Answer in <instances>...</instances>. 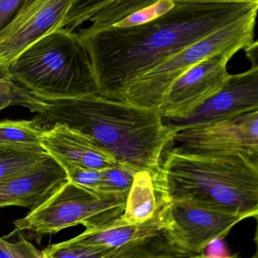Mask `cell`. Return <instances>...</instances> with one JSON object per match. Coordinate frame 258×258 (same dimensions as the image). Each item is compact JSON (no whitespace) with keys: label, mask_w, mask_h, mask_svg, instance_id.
Wrapping results in <instances>:
<instances>
[{"label":"cell","mask_w":258,"mask_h":258,"mask_svg":"<svg viewBox=\"0 0 258 258\" xmlns=\"http://www.w3.org/2000/svg\"><path fill=\"white\" fill-rule=\"evenodd\" d=\"M258 9V3H189L128 27L80 33L92 63L98 95L124 102L129 88L173 56Z\"/></svg>","instance_id":"1"},{"label":"cell","mask_w":258,"mask_h":258,"mask_svg":"<svg viewBox=\"0 0 258 258\" xmlns=\"http://www.w3.org/2000/svg\"><path fill=\"white\" fill-rule=\"evenodd\" d=\"M17 105L35 113L42 126L59 123L89 137L118 163L157 174L164 150L177 131L159 112L98 95L74 98L36 96L17 85Z\"/></svg>","instance_id":"2"},{"label":"cell","mask_w":258,"mask_h":258,"mask_svg":"<svg viewBox=\"0 0 258 258\" xmlns=\"http://www.w3.org/2000/svg\"><path fill=\"white\" fill-rule=\"evenodd\" d=\"M156 182L171 202L258 215V161L239 152L201 153L168 146Z\"/></svg>","instance_id":"3"},{"label":"cell","mask_w":258,"mask_h":258,"mask_svg":"<svg viewBox=\"0 0 258 258\" xmlns=\"http://www.w3.org/2000/svg\"><path fill=\"white\" fill-rule=\"evenodd\" d=\"M5 71L11 81L36 96L74 98L98 95L84 42L77 33L65 29H57L36 41Z\"/></svg>","instance_id":"4"},{"label":"cell","mask_w":258,"mask_h":258,"mask_svg":"<svg viewBox=\"0 0 258 258\" xmlns=\"http://www.w3.org/2000/svg\"><path fill=\"white\" fill-rule=\"evenodd\" d=\"M127 194H100L67 180L45 201L14 221L13 230L3 238L27 233L39 243L44 236L75 226L86 230L101 227L123 215Z\"/></svg>","instance_id":"5"},{"label":"cell","mask_w":258,"mask_h":258,"mask_svg":"<svg viewBox=\"0 0 258 258\" xmlns=\"http://www.w3.org/2000/svg\"><path fill=\"white\" fill-rule=\"evenodd\" d=\"M257 9L189 45L136 80L124 102L159 111L173 83L204 59L226 51L237 53L254 42Z\"/></svg>","instance_id":"6"},{"label":"cell","mask_w":258,"mask_h":258,"mask_svg":"<svg viewBox=\"0 0 258 258\" xmlns=\"http://www.w3.org/2000/svg\"><path fill=\"white\" fill-rule=\"evenodd\" d=\"M201 153L239 152L258 159V110L177 131L171 144Z\"/></svg>","instance_id":"7"},{"label":"cell","mask_w":258,"mask_h":258,"mask_svg":"<svg viewBox=\"0 0 258 258\" xmlns=\"http://www.w3.org/2000/svg\"><path fill=\"white\" fill-rule=\"evenodd\" d=\"M236 54L226 51L204 59L177 79L159 109L163 119L184 117L218 94L230 78L227 63Z\"/></svg>","instance_id":"8"},{"label":"cell","mask_w":258,"mask_h":258,"mask_svg":"<svg viewBox=\"0 0 258 258\" xmlns=\"http://www.w3.org/2000/svg\"><path fill=\"white\" fill-rule=\"evenodd\" d=\"M76 0H31L0 31V69L29 46L61 28Z\"/></svg>","instance_id":"9"},{"label":"cell","mask_w":258,"mask_h":258,"mask_svg":"<svg viewBox=\"0 0 258 258\" xmlns=\"http://www.w3.org/2000/svg\"><path fill=\"white\" fill-rule=\"evenodd\" d=\"M168 218L171 231L195 255L215 241L225 238L235 226L251 216L186 202L170 201Z\"/></svg>","instance_id":"10"},{"label":"cell","mask_w":258,"mask_h":258,"mask_svg":"<svg viewBox=\"0 0 258 258\" xmlns=\"http://www.w3.org/2000/svg\"><path fill=\"white\" fill-rule=\"evenodd\" d=\"M258 110V66L230 75L223 89L192 113L179 119H165L175 129L194 126Z\"/></svg>","instance_id":"11"},{"label":"cell","mask_w":258,"mask_h":258,"mask_svg":"<svg viewBox=\"0 0 258 258\" xmlns=\"http://www.w3.org/2000/svg\"><path fill=\"white\" fill-rule=\"evenodd\" d=\"M68 180L65 170L50 156L35 168L0 183V209H34Z\"/></svg>","instance_id":"12"},{"label":"cell","mask_w":258,"mask_h":258,"mask_svg":"<svg viewBox=\"0 0 258 258\" xmlns=\"http://www.w3.org/2000/svg\"><path fill=\"white\" fill-rule=\"evenodd\" d=\"M45 153L82 166L103 170L117 165L115 158L98 147L89 137L62 124L45 126L39 137Z\"/></svg>","instance_id":"13"},{"label":"cell","mask_w":258,"mask_h":258,"mask_svg":"<svg viewBox=\"0 0 258 258\" xmlns=\"http://www.w3.org/2000/svg\"><path fill=\"white\" fill-rule=\"evenodd\" d=\"M169 203L168 199L164 200L154 216L141 224L127 222L121 216L101 227L85 230L78 236L64 242L68 245L98 247L106 249L118 248L168 227Z\"/></svg>","instance_id":"14"},{"label":"cell","mask_w":258,"mask_h":258,"mask_svg":"<svg viewBox=\"0 0 258 258\" xmlns=\"http://www.w3.org/2000/svg\"><path fill=\"white\" fill-rule=\"evenodd\" d=\"M169 227L113 248L99 258H194Z\"/></svg>","instance_id":"15"},{"label":"cell","mask_w":258,"mask_h":258,"mask_svg":"<svg viewBox=\"0 0 258 258\" xmlns=\"http://www.w3.org/2000/svg\"><path fill=\"white\" fill-rule=\"evenodd\" d=\"M156 177L149 171L136 173L121 215L123 220L132 224L145 222L154 216L164 200L168 199L158 186Z\"/></svg>","instance_id":"16"},{"label":"cell","mask_w":258,"mask_h":258,"mask_svg":"<svg viewBox=\"0 0 258 258\" xmlns=\"http://www.w3.org/2000/svg\"><path fill=\"white\" fill-rule=\"evenodd\" d=\"M43 128L33 119L31 120H0V151L45 153L39 139Z\"/></svg>","instance_id":"17"},{"label":"cell","mask_w":258,"mask_h":258,"mask_svg":"<svg viewBox=\"0 0 258 258\" xmlns=\"http://www.w3.org/2000/svg\"><path fill=\"white\" fill-rule=\"evenodd\" d=\"M159 0H114L92 14L77 34L112 27L131 14L149 7Z\"/></svg>","instance_id":"18"},{"label":"cell","mask_w":258,"mask_h":258,"mask_svg":"<svg viewBox=\"0 0 258 258\" xmlns=\"http://www.w3.org/2000/svg\"><path fill=\"white\" fill-rule=\"evenodd\" d=\"M50 157L46 153H6L0 156V183L23 174Z\"/></svg>","instance_id":"19"},{"label":"cell","mask_w":258,"mask_h":258,"mask_svg":"<svg viewBox=\"0 0 258 258\" xmlns=\"http://www.w3.org/2000/svg\"><path fill=\"white\" fill-rule=\"evenodd\" d=\"M137 171L119 163L101 170L100 192L102 194H128Z\"/></svg>","instance_id":"20"},{"label":"cell","mask_w":258,"mask_h":258,"mask_svg":"<svg viewBox=\"0 0 258 258\" xmlns=\"http://www.w3.org/2000/svg\"><path fill=\"white\" fill-rule=\"evenodd\" d=\"M65 170L68 180L94 192L101 194V170L82 166L64 159H56Z\"/></svg>","instance_id":"21"},{"label":"cell","mask_w":258,"mask_h":258,"mask_svg":"<svg viewBox=\"0 0 258 258\" xmlns=\"http://www.w3.org/2000/svg\"><path fill=\"white\" fill-rule=\"evenodd\" d=\"M114 0H76L61 28L76 33L84 26L89 17Z\"/></svg>","instance_id":"22"},{"label":"cell","mask_w":258,"mask_h":258,"mask_svg":"<svg viewBox=\"0 0 258 258\" xmlns=\"http://www.w3.org/2000/svg\"><path fill=\"white\" fill-rule=\"evenodd\" d=\"M112 249L84 245L53 244L42 251V258H99Z\"/></svg>","instance_id":"23"},{"label":"cell","mask_w":258,"mask_h":258,"mask_svg":"<svg viewBox=\"0 0 258 258\" xmlns=\"http://www.w3.org/2000/svg\"><path fill=\"white\" fill-rule=\"evenodd\" d=\"M174 6V2L172 0H159L152 6L131 14L127 18H124L115 24V26L128 27V26L144 24L148 21H152L166 13L170 9H172Z\"/></svg>","instance_id":"24"},{"label":"cell","mask_w":258,"mask_h":258,"mask_svg":"<svg viewBox=\"0 0 258 258\" xmlns=\"http://www.w3.org/2000/svg\"><path fill=\"white\" fill-rule=\"evenodd\" d=\"M16 235L17 239L14 242H9L8 239L1 238L3 246L12 258H42V251L27 240L22 233Z\"/></svg>","instance_id":"25"},{"label":"cell","mask_w":258,"mask_h":258,"mask_svg":"<svg viewBox=\"0 0 258 258\" xmlns=\"http://www.w3.org/2000/svg\"><path fill=\"white\" fill-rule=\"evenodd\" d=\"M16 84L9 80L5 69H0V111L17 105Z\"/></svg>","instance_id":"26"},{"label":"cell","mask_w":258,"mask_h":258,"mask_svg":"<svg viewBox=\"0 0 258 258\" xmlns=\"http://www.w3.org/2000/svg\"><path fill=\"white\" fill-rule=\"evenodd\" d=\"M31 0H0V31Z\"/></svg>","instance_id":"27"},{"label":"cell","mask_w":258,"mask_h":258,"mask_svg":"<svg viewBox=\"0 0 258 258\" xmlns=\"http://www.w3.org/2000/svg\"><path fill=\"white\" fill-rule=\"evenodd\" d=\"M246 56L251 60L252 66H258V45L257 41L245 48Z\"/></svg>","instance_id":"28"},{"label":"cell","mask_w":258,"mask_h":258,"mask_svg":"<svg viewBox=\"0 0 258 258\" xmlns=\"http://www.w3.org/2000/svg\"><path fill=\"white\" fill-rule=\"evenodd\" d=\"M173 2H189V3H258V0H172Z\"/></svg>","instance_id":"29"},{"label":"cell","mask_w":258,"mask_h":258,"mask_svg":"<svg viewBox=\"0 0 258 258\" xmlns=\"http://www.w3.org/2000/svg\"><path fill=\"white\" fill-rule=\"evenodd\" d=\"M194 258H218V257H210V256L205 255V254H195L194 256ZM224 258H238L236 256H232V257H224Z\"/></svg>","instance_id":"30"},{"label":"cell","mask_w":258,"mask_h":258,"mask_svg":"<svg viewBox=\"0 0 258 258\" xmlns=\"http://www.w3.org/2000/svg\"><path fill=\"white\" fill-rule=\"evenodd\" d=\"M9 153V152L0 151V156H1V155L4 154V153Z\"/></svg>","instance_id":"31"}]
</instances>
